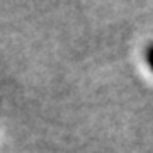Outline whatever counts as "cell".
I'll list each match as a JSON object with an SVG mask.
<instances>
[{
  "label": "cell",
  "instance_id": "obj_1",
  "mask_svg": "<svg viewBox=\"0 0 153 153\" xmlns=\"http://www.w3.org/2000/svg\"><path fill=\"white\" fill-rule=\"evenodd\" d=\"M146 61H148V65H150V68L153 70V46H150L146 51Z\"/></svg>",
  "mask_w": 153,
  "mask_h": 153
}]
</instances>
